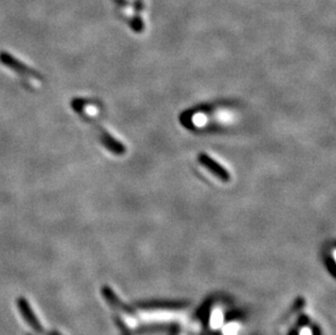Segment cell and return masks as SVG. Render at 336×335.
<instances>
[{
  "instance_id": "6da1fadb",
  "label": "cell",
  "mask_w": 336,
  "mask_h": 335,
  "mask_svg": "<svg viewBox=\"0 0 336 335\" xmlns=\"http://www.w3.org/2000/svg\"><path fill=\"white\" fill-rule=\"evenodd\" d=\"M0 62H2L4 65L8 66L9 69L13 70V72L18 73L21 77L32 78L35 81H39V82L43 81V77L39 72H36L35 70L31 69L25 63L21 62L20 60H18L17 58L11 56L9 53H5V51H2V53H0Z\"/></svg>"
},
{
  "instance_id": "7a4b0ae2",
  "label": "cell",
  "mask_w": 336,
  "mask_h": 335,
  "mask_svg": "<svg viewBox=\"0 0 336 335\" xmlns=\"http://www.w3.org/2000/svg\"><path fill=\"white\" fill-rule=\"evenodd\" d=\"M198 160L201 165L210 171V172L218 177L219 180H221L223 182H229L231 180V175H230L229 171L222 165H220L218 161L212 159L209 155L200 154Z\"/></svg>"
},
{
  "instance_id": "3957f363",
  "label": "cell",
  "mask_w": 336,
  "mask_h": 335,
  "mask_svg": "<svg viewBox=\"0 0 336 335\" xmlns=\"http://www.w3.org/2000/svg\"><path fill=\"white\" fill-rule=\"evenodd\" d=\"M100 141L102 145L107 148L109 152L115 155H123L125 153V146L121 143L120 140H118L116 137L111 135L106 130L100 129Z\"/></svg>"
}]
</instances>
